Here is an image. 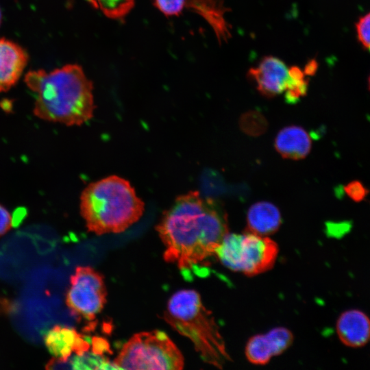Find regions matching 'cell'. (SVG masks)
I'll list each match as a JSON object with an SVG mask.
<instances>
[{"label":"cell","instance_id":"cell-1","mask_svg":"<svg viewBox=\"0 0 370 370\" xmlns=\"http://www.w3.org/2000/svg\"><path fill=\"white\" fill-rule=\"evenodd\" d=\"M164 259L182 271L202 273L229 232L227 215L213 201L190 191L175 199L156 227Z\"/></svg>","mask_w":370,"mask_h":370},{"label":"cell","instance_id":"cell-2","mask_svg":"<svg viewBox=\"0 0 370 370\" xmlns=\"http://www.w3.org/2000/svg\"><path fill=\"white\" fill-rule=\"evenodd\" d=\"M24 80L35 94L33 112L37 117L68 126L81 125L92 118V83L78 64L51 72L31 71Z\"/></svg>","mask_w":370,"mask_h":370},{"label":"cell","instance_id":"cell-3","mask_svg":"<svg viewBox=\"0 0 370 370\" xmlns=\"http://www.w3.org/2000/svg\"><path fill=\"white\" fill-rule=\"evenodd\" d=\"M80 213L89 232L121 233L136 223L145 204L130 182L110 175L89 184L82 192Z\"/></svg>","mask_w":370,"mask_h":370},{"label":"cell","instance_id":"cell-4","mask_svg":"<svg viewBox=\"0 0 370 370\" xmlns=\"http://www.w3.org/2000/svg\"><path fill=\"white\" fill-rule=\"evenodd\" d=\"M164 318L174 330L192 342L206 363L223 369L230 360L214 317L195 290L184 289L173 294L167 303Z\"/></svg>","mask_w":370,"mask_h":370},{"label":"cell","instance_id":"cell-5","mask_svg":"<svg viewBox=\"0 0 370 370\" xmlns=\"http://www.w3.org/2000/svg\"><path fill=\"white\" fill-rule=\"evenodd\" d=\"M112 363L116 369L180 370L184 358L165 332L153 330L134 334Z\"/></svg>","mask_w":370,"mask_h":370},{"label":"cell","instance_id":"cell-6","mask_svg":"<svg viewBox=\"0 0 370 370\" xmlns=\"http://www.w3.org/2000/svg\"><path fill=\"white\" fill-rule=\"evenodd\" d=\"M279 252L268 236L246 231L227 232L215 251V257L227 269L247 276L260 275L273 268Z\"/></svg>","mask_w":370,"mask_h":370},{"label":"cell","instance_id":"cell-7","mask_svg":"<svg viewBox=\"0 0 370 370\" xmlns=\"http://www.w3.org/2000/svg\"><path fill=\"white\" fill-rule=\"evenodd\" d=\"M66 304L79 319L94 321L106 303L103 276L90 267H77L71 276Z\"/></svg>","mask_w":370,"mask_h":370},{"label":"cell","instance_id":"cell-8","mask_svg":"<svg viewBox=\"0 0 370 370\" xmlns=\"http://www.w3.org/2000/svg\"><path fill=\"white\" fill-rule=\"evenodd\" d=\"M293 333L284 327H276L267 334L253 336L246 344V358L253 365H266L273 357L284 352L293 344Z\"/></svg>","mask_w":370,"mask_h":370},{"label":"cell","instance_id":"cell-9","mask_svg":"<svg viewBox=\"0 0 370 370\" xmlns=\"http://www.w3.org/2000/svg\"><path fill=\"white\" fill-rule=\"evenodd\" d=\"M288 70L282 60L267 56L249 70L248 77L262 95L272 97L284 92Z\"/></svg>","mask_w":370,"mask_h":370},{"label":"cell","instance_id":"cell-10","mask_svg":"<svg viewBox=\"0 0 370 370\" xmlns=\"http://www.w3.org/2000/svg\"><path fill=\"white\" fill-rule=\"evenodd\" d=\"M44 340L50 354L63 362L68 360L73 353L82 355L90 347L86 337L68 326H53L47 332Z\"/></svg>","mask_w":370,"mask_h":370},{"label":"cell","instance_id":"cell-11","mask_svg":"<svg viewBox=\"0 0 370 370\" xmlns=\"http://www.w3.org/2000/svg\"><path fill=\"white\" fill-rule=\"evenodd\" d=\"M26 51L18 44L0 38V92L10 90L18 82L27 63Z\"/></svg>","mask_w":370,"mask_h":370},{"label":"cell","instance_id":"cell-12","mask_svg":"<svg viewBox=\"0 0 370 370\" xmlns=\"http://www.w3.org/2000/svg\"><path fill=\"white\" fill-rule=\"evenodd\" d=\"M336 332L345 345L363 346L370 339V319L358 310L345 311L337 320Z\"/></svg>","mask_w":370,"mask_h":370},{"label":"cell","instance_id":"cell-13","mask_svg":"<svg viewBox=\"0 0 370 370\" xmlns=\"http://www.w3.org/2000/svg\"><path fill=\"white\" fill-rule=\"evenodd\" d=\"M186 7L200 15L211 26L219 42H227L231 36L225 13L230 10L222 0H186Z\"/></svg>","mask_w":370,"mask_h":370},{"label":"cell","instance_id":"cell-14","mask_svg":"<svg viewBox=\"0 0 370 370\" xmlns=\"http://www.w3.org/2000/svg\"><path fill=\"white\" fill-rule=\"evenodd\" d=\"M275 147L284 158L299 160L305 158L311 149V139L301 127L292 125L281 130L275 140Z\"/></svg>","mask_w":370,"mask_h":370},{"label":"cell","instance_id":"cell-15","mask_svg":"<svg viewBox=\"0 0 370 370\" xmlns=\"http://www.w3.org/2000/svg\"><path fill=\"white\" fill-rule=\"evenodd\" d=\"M282 222L279 209L273 204L260 201L253 204L247 214V230L263 236L276 232Z\"/></svg>","mask_w":370,"mask_h":370},{"label":"cell","instance_id":"cell-16","mask_svg":"<svg viewBox=\"0 0 370 370\" xmlns=\"http://www.w3.org/2000/svg\"><path fill=\"white\" fill-rule=\"evenodd\" d=\"M307 74L304 70L294 66L289 68L288 77L286 84L285 99L288 103H295L305 95L308 89Z\"/></svg>","mask_w":370,"mask_h":370},{"label":"cell","instance_id":"cell-17","mask_svg":"<svg viewBox=\"0 0 370 370\" xmlns=\"http://www.w3.org/2000/svg\"><path fill=\"white\" fill-rule=\"evenodd\" d=\"M92 7L112 19L123 18L132 9L134 0H86Z\"/></svg>","mask_w":370,"mask_h":370},{"label":"cell","instance_id":"cell-18","mask_svg":"<svg viewBox=\"0 0 370 370\" xmlns=\"http://www.w3.org/2000/svg\"><path fill=\"white\" fill-rule=\"evenodd\" d=\"M73 369H115L112 362H110L101 355L85 352L82 355H75L69 358Z\"/></svg>","mask_w":370,"mask_h":370},{"label":"cell","instance_id":"cell-19","mask_svg":"<svg viewBox=\"0 0 370 370\" xmlns=\"http://www.w3.org/2000/svg\"><path fill=\"white\" fill-rule=\"evenodd\" d=\"M355 29L358 41L365 50L370 52V12L358 18Z\"/></svg>","mask_w":370,"mask_h":370},{"label":"cell","instance_id":"cell-20","mask_svg":"<svg viewBox=\"0 0 370 370\" xmlns=\"http://www.w3.org/2000/svg\"><path fill=\"white\" fill-rule=\"evenodd\" d=\"M265 125L266 123L263 117L256 112L245 114L241 120L242 128L251 135L262 133Z\"/></svg>","mask_w":370,"mask_h":370},{"label":"cell","instance_id":"cell-21","mask_svg":"<svg viewBox=\"0 0 370 370\" xmlns=\"http://www.w3.org/2000/svg\"><path fill=\"white\" fill-rule=\"evenodd\" d=\"M186 0H153V5L167 16H177L181 14Z\"/></svg>","mask_w":370,"mask_h":370},{"label":"cell","instance_id":"cell-22","mask_svg":"<svg viewBox=\"0 0 370 370\" xmlns=\"http://www.w3.org/2000/svg\"><path fill=\"white\" fill-rule=\"evenodd\" d=\"M344 189L347 195L356 202L362 201L369 193V190L358 180L350 182Z\"/></svg>","mask_w":370,"mask_h":370},{"label":"cell","instance_id":"cell-23","mask_svg":"<svg viewBox=\"0 0 370 370\" xmlns=\"http://www.w3.org/2000/svg\"><path fill=\"white\" fill-rule=\"evenodd\" d=\"M12 219L8 210L0 204V236L7 232L11 227Z\"/></svg>","mask_w":370,"mask_h":370},{"label":"cell","instance_id":"cell-24","mask_svg":"<svg viewBox=\"0 0 370 370\" xmlns=\"http://www.w3.org/2000/svg\"><path fill=\"white\" fill-rule=\"evenodd\" d=\"M367 84H368V89L370 91V73L368 77Z\"/></svg>","mask_w":370,"mask_h":370},{"label":"cell","instance_id":"cell-25","mask_svg":"<svg viewBox=\"0 0 370 370\" xmlns=\"http://www.w3.org/2000/svg\"><path fill=\"white\" fill-rule=\"evenodd\" d=\"M1 18H2V14H1V10H0V25H1Z\"/></svg>","mask_w":370,"mask_h":370}]
</instances>
